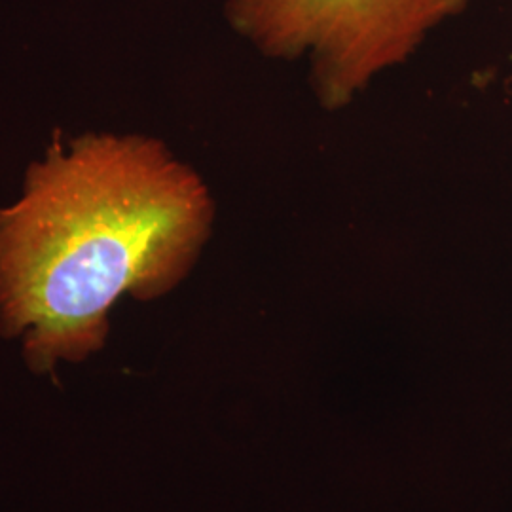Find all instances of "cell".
Listing matches in <instances>:
<instances>
[{
  "mask_svg": "<svg viewBox=\"0 0 512 512\" xmlns=\"http://www.w3.org/2000/svg\"><path fill=\"white\" fill-rule=\"evenodd\" d=\"M217 207L202 177L145 135L54 143L0 207V334L52 374L103 349L120 296L156 300L200 260Z\"/></svg>",
  "mask_w": 512,
  "mask_h": 512,
  "instance_id": "1",
  "label": "cell"
},
{
  "mask_svg": "<svg viewBox=\"0 0 512 512\" xmlns=\"http://www.w3.org/2000/svg\"><path fill=\"white\" fill-rule=\"evenodd\" d=\"M473 0H228L226 19L258 54L306 63L317 105L351 107L406 65L427 37Z\"/></svg>",
  "mask_w": 512,
  "mask_h": 512,
  "instance_id": "2",
  "label": "cell"
},
{
  "mask_svg": "<svg viewBox=\"0 0 512 512\" xmlns=\"http://www.w3.org/2000/svg\"><path fill=\"white\" fill-rule=\"evenodd\" d=\"M503 90H505V93L512 99V73L503 80Z\"/></svg>",
  "mask_w": 512,
  "mask_h": 512,
  "instance_id": "3",
  "label": "cell"
}]
</instances>
